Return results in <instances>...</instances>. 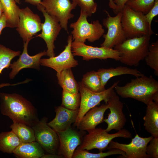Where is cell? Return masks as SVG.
Instances as JSON below:
<instances>
[{"label":"cell","mask_w":158,"mask_h":158,"mask_svg":"<svg viewBox=\"0 0 158 158\" xmlns=\"http://www.w3.org/2000/svg\"><path fill=\"white\" fill-rule=\"evenodd\" d=\"M0 111L13 122L32 127L39 120L36 109L28 100L16 93H0Z\"/></svg>","instance_id":"6da1fadb"},{"label":"cell","mask_w":158,"mask_h":158,"mask_svg":"<svg viewBox=\"0 0 158 158\" xmlns=\"http://www.w3.org/2000/svg\"><path fill=\"white\" fill-rule=\"evenodd\" d=\"M114 90L123 98H131L146 105L154 101L158 104V82L150 75L133 79L123 86L116 85Z\"/></svg>","instance_id":"7a4b0ae2"},{"label":"cell","mask_w":158,"mask_h":158,"mask_svg":"<svg viewBox=\"0 0 158 158\" xmlns=\"http://www.w3.org/2000/svg\"><path fill=\"white\" fill-rule=\"evenodd\" d=\"M150 36L145 35L126 39L113 49L120 53L119 61L130 66H137L144 59L148 51Z\"/></svg>","instance_id":"3957f363"},{"label":"cell","mask_w":158,"mask_h":158,"mask_svg":"<svg viewBox=\"0 0 158 158\" xmlns=\"http://www.w3.org/2000/svg\"><path fill=\"white\" fill-rule=\"evenodd\" d=\"M121 22L126 39L150 36L154 33L142 13L135 11L125 4L121 11Z\"/></svg>","instance_id":"277c9868"},{"label":"cell","mask_w":158,"mask_h":158,"mask_svg":"<svg viewBox=\"0 0 158 158\" xmlns=\"http://www.w3.org/2000/svg\"><path fill=\"white\" fill-rule=\"evenodd\" d=\"M87 131L88 134L84 137L77 149L88 151L97 149L101 152L107 149L111 141L116 138H132L131 133L126 129L123 128L116 133L111 134L102 128H95Z\"/></svg>","instance_id":"5b68a950"},{"label":"cell","mask_w":158,"mask_h":158,"mask_svg":"<svg viewBox=\"0 0 158 158\" xmlns=\"http://www.w3.org/2000/svg\"><path fill=\"white\" fill-rule=\"evenodd\" d=\"M87 15L80 11V15L76 21L72 23L70 27L73 40L85 43L86 40L93 42L99 40L104 34L105 30L98 20L90 23L87 21Z\"/></svg>","instance_id":"8992f818"},{"label":"cell","mask_w":158,"mask_h":158,"mask_svg":"<svg viewBox=\"0 0 158 158\" xmlns=\"http://www.w3.org/2000/svg\"><path fill=\"white\" fill-rule=\"evenodd\" d=\"M120 81L115 82L110 87L100 92L92 91L85 87L81 82L78 83L79 91L81 96V101L79 112L75 125L78 127L81 119L90 109L97 106L104 101L105 102L112 91L118 85Z\"/></svg>","instance_id":"52a82bcc"},{"label":"cell","mask_w":158,"mask_h":158,"mask_svg":"<svg viewBox=\"0 0 158 158\" xmlns=\"http://www.w3.org/2000/svg\"><path fill=\"white\" fill-rule=\"evenodd\" d=\"M47 118H43L32 127L34 132L35 141L47 152L57 154L59 142L56 132L47 124Z\"/></svg>","instance_id":"ba28073f"},{"label":"cell","mask_w":158,"mask_h":158,"mask_svg":"<svg viewBox=\"0 0 158 158\" xmlns=\"http://www.w3.org/2000/svg\"><path fill=\"white\" fill-rule=\"evenodd\" d=\"M71 48L74 56H81L84 60L89 61L94 59L105 60L111 59L119 61L120 53L113 48L104 47H94L87 45L85 43L74 41L72 42Z\"/></svg>","instance_id":"9c48e42d"},{"label":"cell","mask_w":158,"mask_h":158,"mask_svg":"<svg viewBox=\"0 0 158 158\" xmlns=\"http://www.w3.org/2000/svg\"><path fill=\"white\" fill-rule=\"evenodd\" d=\"M18 16L19 20L16 30L24 42L30 41L41 30L42 23L40 18L28 7L20 8Z\"/></svg>","instance_id":"30bf717a"},{"label":"cell","mask_w":158,"mask_h":158,"mask_svg":"<svg viewBox=\"0 0 158 158\" xmlns=\"http://www.w3.org/2000/svg\"><path fill=\"white\" fill-rule=\"evenodd\" d=\"M104 11L107 14V17L103 19V24L108 31L106 34L103 35L104 40L100 45L113 48L127 39L121 23L122 13L121 11L115 16H111L107 11L104 10Z\"/></svg>","instance_id":"8fae6325"},{"label":"cell","mask_w":158,"mask_h":158,"mask_svg":"<svg viewBox=\"0 0 158 158\" xmlns=\"http://www.w3.org/2000/svg\"><path fill=\"white\" fill-rule=\"evenodd\" d=\"M37 7L42 13L45 20L42 24L41 33L36 37L42 38L45 42L47 47V56L49 57H54L55 55L54 42L62 28L57 19L48 14L41 5Z\"/></svg>","instance_id":"7c38bea8"},{"label":"cell","mask_w":158,"mask_h":158,"mask_svg":"<svg viewBox=\"0 0 158 158\" xmlns=\"http://www.w3.org/2000/svg\"><path fill=\"white\" fill-rule=\"evenodd\" d=\"M41 5L48 14L56 18L62 28L68 32V21L74 17L71 11L77 6L70 0H42Z\"/></svg>","instance_id":"4fadbf2b"},{"label":"cell","mask_w":158,"mask_h":158,"mask_svg":"<svg viewBox=\"0 0 158 158\" xmlns=\"http://www.w3.org/2000/svg\"><path fill=\"white\" fill-rule=\"evenodd\" d=\"M105 103L109 105L110 113L107 118L104 119L107 126L106 131L108 132L112 130H119L123 128L126 119L123 111V104L114 89Z\"/></svg>","instance_id":"5bb4252c"},{"label":"cell","mask_w":158,"mask_h":158,"mask_svg":"<svg viewBox=\"0 0 158 158\" xmlns=\"http://www.w3.org/2000/svg\"><path fill=\"white\" fill-rule=\"evenodd\" d=\"M73 42L71 35L67 39V44L64 50L59 55L49 58L41 59L40 65L50 68L59 73L66 69L76 67L78 64L72 52L71 45Z\"/></svg>","instance_id":"9a60e30c"},{"label":"cell","mask_w":158,"mask_h":158,"mask_svg":"<svg viewBox=\"0 0 158 158\" xmlns=\"http://www.w3.org/2000/svg\"><path fill=\"white\" fill-rule=\"evenodd\" d=\"M154 137L142 138L136 134L131 142L129 144H124L112 140L107 149H118L123 151L125 153L126 158H150L146 153V147Z\"/></svg>","instance_id":"2e32d148"},{"label":"cell","mask_w":158,"mask_h":158,"mask_svg":"<svg viewBox=\"0 0 158 158\" xmlns=\"http://www.w3.org/2000/svg\"><path fill=\"white\" fill-rule=\"evenodd\" d=\"M30 40L24 42L23 49L17 61L11 64L9 68L12 69L9 74L10 79H13L22 69L25 68H32L40 70L41 58L47 55L46 51H44L36 54L30 56L28 52V47Z\"/></svg>","instance_id":"e0dca14e"},{"label":"cell","mask_w":158,"mask_h":158,"mask_svg":"<svg viewBox=\"0 0 158 158\" xmlns=\"http://www.w3.org/2000/svg\"><path fill=\"white\" fill-rule=\"evenodd\" d=\"M56 132L59 142L58 154L63 158H72L75 150L81 143L80 135L71 127L65 131Z\"/></svg>","instance_id":"ac0fdd59"},{"label":"cell","mask_w":158,"mask_h":158,"mask_svg":"<svg viewBox=\"0 0 158 158\" xmlns=\"http://www.w3.org/2000/svg\"><path fill=\"white\" fill-rule=\"evenodd\" d=\"M79 109L73 110L61 106L55 109L56 115L54 118L47 123L48 125L56 132L65 131L71 127L77 118Z\"/></svg>","instance_id":"d6986e66"},{"label":"cell","mask_w":158,"mask_h":158,"mask_svg":"<svg viewBox=\"0 0 158 158\" xmlns=\"http://www.w3.org/2000/svg\"><path fill=\"white\" fill-rule=\"evenodd\" d=\"M109 109L108 103L96 106L90 109L83 117L77 127L81 130H88L95 129L103 122L104 114Z\"/></svg>","instance_id":"ffe728a7"},{"label":"cell","mask_w":158,"mask_h":158,"mask_svg":"<svg viewBox=\"0 0 158 158\" xmlns=\"http://www.w3.org/2000/svg\"><path fill=\"white\" fill-rule=\"evenodd\" d=\"M97 72L100 78L102 85L104 87L109 80L114 77L124 75H130L138 77L144 75L136 68L132 69L122 66L115 68H100L98 70Z\"/></svg>","instance_id":"44dd1931"},{"label":"cell","mask_w":158,"mask_h":158,"mask_svg":"<svg viewBox=\"0 0 158 158\" xmlns=\"http://www.w3.org/2000/svg\"><path fill=\"white\" fill-rule=\"evenodd\" d=\"M143 119L145 130L155 138H158V104L152 101L147 105Z\"/></svg>","instance_id":"7402d4cb"},{"label":"cell","mask_w":158,"mask_h":158,"mask_svg":"<svg viewBox=\"0 0 158 158\" xmlns=\"http://www.w3.org/2000/svg\"><path fill=\"white\" fill-rule=\"evenodd\" d=\"M13 153L23 158H41L45 154L44 149L36 141L21 143L13 150Z\"/></svg>","instance_id":"603a6c76"},{"label":"cell","mask_w":158,"mask_h":158,"mask_svg":"<svg viewBox=\"0 0 158 158\" xmlns=\"http://www.w3.org/2000/svg\"><path fill=\"white\" fill-rule=\"evenodd\" d=\"M6 17L7 27H17L19 18L18 13L20 8L15 0H0Z\"/></svg>","instance_id":"cb8c5ba5"},{"label":"cell","mask_w":158,"mask_h":158,"mask_svg":"<svg viewBox=\"0 0 158 158\" xmlns=\"http://www.w3.org/2000/svg\"><path fill=\"white\" fill-rule=\"evenodd\" d=\"M56 75L58 84L63 90L73 93L79 92L78 83L75 79L71 68L57 73Z\"/></svg>","instance_id":"d4e9b609"},{"label":"cell","mask_w":158,"mask_h":158,"mask_svg":"<svg viewBox=\"0 0 158 158\" xmlns=\"http://www.w3.org/2000/svg\"><path fill=\"white\" fill-rule=\"evenodd\" d=\"M21 143L19 138L12 130L0 133V150L3 152L13 153Z\"/></svg>","instance_id":"484cf974"},{"label":"cell","mask_w":158,"mask_h":158,"mask_svg":"<svg viewBox=\"0 0 158 158\" xmlns=\"http://www.w3.org/2000/svg\"><path fill=\"white\" fill-rule=\"evenodd\" d=\"M13 122L10 128L19 138L21 143L35 141L34 131L32 127L24 123Z\"/></svg>","instance_id":"4316f807"},{"label":"cell","mask_w":158,"mask_h":158,"mask_svg":"<svg viewBox=\"0 0 158 158\" xmlns=\"http://www.w3.org/2000/svg\"><path fill=\"white\" fill-rule=\"evenodd\" d=\"M21 51H14L0 44V74L5 68H8L12 59L20 55ZM20 84V83L15 84L3 83L0 84V88L5 86L14 85Z\"/></svg>","instance_id":"83f0119b"},{"label":"cell","mask_w":158,"mask_h":158,"mask_svg":"<svg viewBox=\"0 0 158 158\" xmlns=\"http://www.w3.org/2000/svg\"><path fill=\"white\" fill-rule=\"evenodd\" d=\"M81 82L87 88L94 92H100L106 90L97 71H92L87 72L83 75Z\"/></svg>","instance_id":"f1b7e54d"},{"label":"cell","mask_w":158,"mask_h":158,"mask_svg":"<svg viewBox=\"0 0 158 158\" xmlns=\"http://www.w3.org/2000/svg\"><path fill=\"white\" fill-rule=\"evenodd\" d=\"M120 154L126 158L125 153L122 150L118 149L109 150L106 152H100L98 153H90L85 150L76 149L73 155V158H103L113 155Z\"/></svg>","instance_id":"f546056e"},{"label":"cell","mask_w":158,"mask_h":158,"mask_svg":"<svg viewBox=\"0 0 158 158\" xmlns=\"http://www.w3.org/2000/svg\"><path fill=\"white\" fill-rule=\"evenodd\" d=\"M72 2L80 8V11L85 13L88 17L91 16L97 11V5L94 0H72ZM109 7L114 11L116 6L113 0H109Z\"/></svg>","instance_id":"4dcf8cb0"},{"label":"cell","mask_w":158,"mask_h":158,"mask_svg":"<svg viewBox=\"0 0 158 158\" xmlns=\"http://www.w3.org/2000/svg\"><path fill=\"white\" fill-rule=\"evenodd\" d=\"M80 101L79 92L73 93L63 90L61 106L69 109L76 110L79 109Z\"/></svg>","instance_id":"1f68e13d"},{"label":"cell","mask_w":158,"mask_h":158,"mask_svg":"<svg viewBox=\"0 0 158 158\" xmlns=\"http://www.w3.org/2000/svg\"><path fill=\"white\" fill-rule=\"evenodd\" d=\"M144 59L147 65L154 71L158 76V40L150 44L148 53Z\"/></svg>","instance_id":"d6a6232c"},{"label":"cell","mask_w":158,"mask_h":158,"mask_svg":"<svg viewBox=\"0 0 158 158\" xmlns=\"http://www.w3.org/2000/svg\"><path fill=\"white\" fill-rule=\"evenodd\" d=\"M155 1V0H129L126 4L133 10L145 15L153 7Z\"/></svg>","instance_id":"836d02e7"},{"label":"cell","mask_w":158,"mask_h":158,"mask_svg":"<svg viewBox=\"0 0 158 158\" xmlns=\"http://www.w3.org/2000/svg\"><path fill=\"white\" fill-rule=\"evenodd\" d=\"M146 149V153L150 158H158V138L153 137Z\"/></svg>","instance_id":"e575fe53"},{"label":"cell","mask_w":158,"mask_h":158,"mask_svg":"<svg viewBox=\"0 0 158 158\" xmlns=\"http://www.w3.org/2000/svg\"><path fill=\"white\" fill-rule=\"evenodd\" d=\"M158 15V0H155L154 4L149 11L145 15L147 21L151 29V23L153 18Z\"/></svg>","instance_id":"d590c367"},{"label":"cell","mask_w":158,"mask_h":158,"mask_svg":"<svg viewBox=\"0 0 158 158\" xmlns=\"http://www.w3.org/2000/svg\"><path fill=\"white\" fill-rule=\"evenodd\" d=\"M128 0H114V2L116 6V9L113 11L114 14L116 15L121 11L123 7Z\"/></svg>","instance_id":"8d00e7d4"},{"label":"cell","mask_w":158,"mask_h":158,"mask_svg":"<svg viewBox=\"0 0 158 158\" xmlns=\"http://www.w3.org/2000/svg\"><path fill=\"white\" fill-rule=\"evenodd\" d=\"M7 27L6 20L4 13L0 18V35L3 29Z\"/></svg>","instance_id":"74e56055"},{"label":"cell","mask_w":158,"mask_h":158,"mask_svg":"<svg viewBox=\"0 0 158 158\" xmlns=\"http://www.w3.org/2000/svg\"><path fill=\"white\" fill-rule=\"evenodd\" d=\"M16 3L19 4L20 0H15ZM25 1L28 3L33 5L36 6L37 7L41 5L42 1L41 0H24Z\"/></svg>","instance_id":"f35d334b"},{"label":"cell","mask_w":158,"mask_h":158,"mask_svg":"<svg viewBox=\"0 0 158 158\" xmlns=\"http://www.w3.org/2000/svg\"><path fill=\"white\" fill-rule=\"evenodd\" d=\"M63 158V157L58 154H44L41 158Z\"/></svg>","instance_id":"ab89813d"},{"label":"cell","mask_w":158,"mask_h":158,"mask_svg":"<svg viewBox=\"0 0 158 158\" xmlns=\"http://www.w3.org/2000/svg\"><path fill=\"white\" fill-rule=\"evenodd\" d=\"M4 13L3 7L0 0V18Z\"/></svg>","instance_id":"60d3db41"},{"label":"cell","mask_w":158,"mask_h":158,"mask_svg":"<svg viewBox=\"0 0 158 158\" xmlns=\"http://www.w3.org/2000/svg\"><path fill=\"white\" fill-rule=\"evenodd\" d=\"M113 1H114V0H113Z\"/></svg>","instance_id":"b9f144b4"}]
</instances>
